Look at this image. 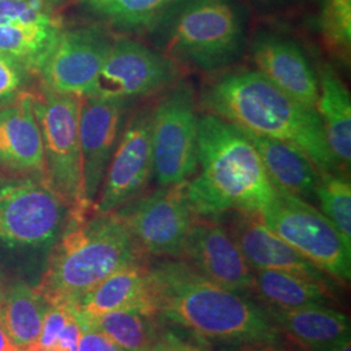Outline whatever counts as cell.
Here are the masks:
<instances>
[{"mask_svg": "<svg viewBox=\"0 0 351 351\" xmlns=\"http://www.w3.org/2000/svg\"><path fill=\"white\" fill-rule=\"evenodd\" d=\"M3 293H4V287L0 282V306H1V301H3Z\"/></svg>", "mask_w": 351, "mask_h": 351, "instance_id": "obj_39", "label": "cell"}, {"mask_svg": "<svg viewBox=\"0 0 351 351\" xmlns=\"http://www.w3.org/2000/svg\"><path fill=\"white\" fill-rule=\"evenodd\" d=\"M81 328L75 313L65 304H47L43 326L32 351H77Z\"/></svg>", "mask_w": 351, "mask_h": 351, "instance_id": "obj_28", "label": "cell"}, {"mask_svg": "<svg viewBox=\"0 0 351 351\" xmlns=\"http://www.w3.org/2000/svg\"><path fill=\"white\" fill-rule=\"evenodd\" d=\"M75 316L80 324L98 329L121 351H146L163 335L160 316L150 307H128L97 316L75 313Z\"/></svg>", "mask_w": 351, "mask_h": 351, "instance_id": "obj_23", "label": "cell"}, {"mask_svg": "<svg viewBox=\"0 0 351 351\" xmlns=\"http://www.w3.org/2000/svg\"><path fill=\"white\" fill-rule=\"evenodd\" d=\"M322 213L351 246V184L345 173L320 171L315 190Z\"/></svg>", "mask_w": 351, "mask_h": 351, "instance_id": "obj_27", "label": "cell"}, {"mask_svg": "<svg viewBox=\"0 0 351 351\" xmlns=\"http://www.w3.org/2000/svg\"><path fill=\"white\" fill-rule=\"evenodd\" d=\"M319 95L315 111L323 126L328 147L339 169L346 172L351 160L350 93L332 65L317 72Z\"/></svg>", "mask_w": 351, "mask_h": 351, "instance_id": "obj_20", "label": "cell"}, {"mask_svg": "<svg viewBox=\"0 0 351 351\" xmlns=\"http://www.w3.org/2000/svg\"><path fill=\"white\" fill-rule=\"evenodd\" d=\"M206 351H207V350H206Z\"/></svg>", "mask_w": 351, "mask_h": 351, "instance_id": "obj_41", "label": "cell"}, {"mask_svg": "<svg viewBox=\"0 0 351 351\" xmlns=\"http://www.w3.org/2000/svg\"><path fill=\"white\" fill-rule=\"evenodd\" d=\"M80 328L81 335L77 351H121L98 329L86 324H80Z\"/></svg>", "mask_w": 351, "mask_h": 351, "instance_id": "obj_32", "label": "cell"}, {"mask_svg": "<svg viewBox=\"0 0 351 351\" xmlns=\"http://www.w3.org/2000/svg\"><path fill=\"white\" fill-rule=\"evenodd\" d=\"M326 50L349 63L351 51V0H324L319 16Z\"/></svg>", "mask_w": 351, "mask_h": 351, "instance_id": "obj_29", "label": "cell"}, {"mask_svg": "<svg viewBox=\"0 0 351 351\" xmlns=\"http://www.w3.org/2000/svg\"><path fill=\"white\" fill-rule=\"evenodd\" d=\"M251 55L256 71L268 81L315 110L319 95L317 73L297 42L263 33L254 40Z\"/></svg>", "mask_w": 351, "mask_h": 351, "instance_id": "obj_18", "label": "cell"}, {"mask_svg": "<svg viewBox=\"0 0 351 351\" xmlns=\"http://www.w3.org/2000/svg\"><path fill=\"white\" fill-rule=\"evenodd\" d=\"M175 0H82L88 12L125 32H150Z\"/></svg>", "mask_w": 351, "mask_h": 351, "instance_id": "obj_26", "label": "cell"}, {"mask_svg": "<svg viewBox=\"0 0 351 351\" xmlns=\"http://www.w3.org/2000/svg\"><path fill=\"white\" fill-rule=\"evenodd\" d=\"M80 98L40 85L33 91V106L42 134L46 178L69 206L71 213L93 206L85 195L78 134Z\"/></svg>", "mask_w": 351, "mask_h": 351, "instance_id": "obj_7", "label": "cell"}, {"mask_svg": "<svg viewBox=\"0 0 351 351\" xmlns=\"http://www.w3.org/2000/svg\"><path fill=\"white\" fill-rule=\"evenodd\" d=\"M112 40L99 26L64 27L38 69L40 85L60 94L90 95Z\"/></svg>", "mask_w": 351, "mask_h": 351, "instance_id": "obj_12", "label": "cell"}, {"mask_svg": "<svg viewBox=\"0 0 351 351\" xmlns=\"http://www.w3.org/2000/svg\"><path fill=\"white\" fill-rule=\"evenodd\" d=\"M8 181H10V180L4 176V173H3V172H0V186H1V185H4V184H5V182H8Z\"/></svg>", "mask_w": 351, "mask_h": 351, "instance_id": "obj_38", "label": "cell"}, {"mask_svg": "<svg viewBox=\"0 0 351 351\" xmlns=\"http://www.w3.org/2000/svg\"><path fill=\"white\" fill-rule=\"evenodd\" d=\"M178 66L159 50L138 40L113 39L90 95L130 101L172 86Z\"/></svg>", "mask_w": 351, "mask_h": 351, "instance_id": "obj_11", "label": "cell"}, {"mask_svg": "<svg viewBox=\"0 0 351 351\" xmlns=\"http://www.w3.org/2000/svg\"><path fill=\"white\" fill-rule=\"evenodd\" d=\"M241 130L255 146L277 191L293 194L304 201L314 199L320 169L303 151L288 142Z\"/></svg>", "mask_w": 351, "mask_h": 351, "instance_id": "obj_19", "label": "cell"}, {"mask_svg": "<svg viewBox=\"0 0 351 351\" xmlns=\"http://www.w3.org/2000/svg\"><path fill=\"white\" fill-rule=\"evenodd\" d=\"M69 216L47 178L16 177L0 186V247L50 254Z\"/></svg>", "mask_w": 351, "mask_h": 351, "instance_id": "obj_6", "label": "cell"}, {"mask_svg": "<svg viewBox=\"0 0 351 351\" xmlns=\"http://www.w3.org/2000/svg\"><path fill=\"white\" fill-rule=\"evenodd\" d=\"M64 0H0V21L64 25Z\"/></svg>", "mask_w": 351, "mask_h": 351, "instance_id": "obj_30", "label": "cell"}, {"mask_svg": "<svg viewBox=\"0 0 351 351\" xmlns=\"http://www.w3.org/2000/svg\"><path fill=\"white\" fill-rule=\"evenodd\" d=\"M201 103L207 112L243 130L298 147L320 171H339L314 108L291 98L256 69L219 77L204 88Z\"/></svg>", "mask_w": 351, "mask_h": 351, "instance_id": "obj_2", "label": "cell"}, {"mask_svg": "<svg viewBox=\"0 0 351 351\" xmlns=\"http://www.w3.org/2000/svg\"><path fill=\"white\" fill-rule=\"evenodd\" d=\"M264 223L307 261L346 285L351 280V246L313 204L284 191L261 213Z\"/></svg>", "mask_w": 351, "mask_h": 351, "instance_id": "obj_8", "label": "cell"}, {"mask_svg": "<svg viewBox=\"0 0 351 351\" xmlns=\"http://www.w3.org/2000/svg\"><path fill=\"white\" fill-rule=\"evenodd\" d=\"M152 107L134 113L124 125L113 151L99 194L93 204L97 213H112L136 199L152 176Z\"/></svg>", "mask_w": 351, "mask_h": 351, "instance_id": "obj_13", "label": "cell"}, {"mask_svg": "<svg viewBox=\"0 0 351 351\" xmlns=\"http://www.w3.org/2000/svg\"><path fill=\"white\" fill-rule=\"evenodd\" d=\"M306 351H351L350 336L342 337L337 341L329 342V343L322 345V346H316V348Z\"/></svg>", "mask_w": 351, "mask_h": 351, "instance_id": "obj_35", "label": "cell"}, {"mask_svg": "<svg viewBox=\"0 0 351 351\" xmlns=\"http://www.w3.org/2000/svg\"><path fill=\"white\" fill-rule=\"evenodd\" d=\"M226 229L252 269H276L319 282L336 291L337 282L275 234L259 213L232 211Z\"/></svg>", "mask_w": 351, "mask_h": 351, "instance_id": "obj_16", "label": "cell"}, {"mask_svg": "<svg viewBox=\"0 0 351 351\" xmlns=\"http://www.w3.org/2000/svg\"><path fill=\"white\" fill-rule=\"evenodd\" d=\"M129 101L93 95L80 98L78 134L86 201L94 204L113 151L117 146Z\"/></svg>", "mask_w": 351, "mask_h": 351, "instance_id": "obj_14", "label": "cell"}, {"mask_svg": "<svg viewBox=\"0 0 351 351\" xmlns=\"http://www.w3.org/2000/svg\"><path fill=\"white\" fill-rule=\"evenodd\" d=\"M0 351H19V349L13 345L12 339L10 337L7 328L4 326L1 311H0Z\"/></svg>", "mask_w": 351, "mask_h": 351, "instance_id": "obj_36", "label": "cell"}, {"mask_svg": "<svg viewBox=\"0 0 351 351\" xmlns=\"http://www.w3.org/2000/svg\"><path fill=\"white\" fill-rule=\"evenodd\" d=\"M149 274L156 313L197 339L226 348L284 343L262 304L215 284L182 258L155 263Z\"/></svg>", "mask_w": 351, "mask_h": 351, "instance_id": "obj_1", "label": "cell"}, {"mask_svg": "<svg viewBox=\"0 0 351 351\" xmlns=\"http://www.w3.org/2000/svg\"><path fill=\"white\" fill-rule=\"evenodd\" d=\"M81 1H82V0H81Z\"/></svg>", "mask_w": 351, "mask_h": 351, "instance_id": "obj_40", "label": "cell"}, {"mask_svg": "<svg viewBox=\"0 0 351 351\" xmlns=\"http://www.w3.org/2000/svg\"><path fill=\"white\" fill-rule=\"evenodd\" d=\"M146 351H178L175 335L171 332H163L162 337Z\"/></svg>", "mask_w": 351, "mask_h": 351, "instance_id": "obj_33", "label": "cell"}, {"mask_svg": "<svg viewBox=\"0 0 351 351\" xmlns=\"http://www.w3.org/2000/svg\"><path fill=\"white\" fill-rule=\"evenodd\" d=\"M114 213L146 255L168 258L182 256L195 219L186 197V184L160 186Z\"/></svg>", "mask_w": 351, "mask_h": 351, "instance_id": "obj_10", "label": "cell"}, {"mask_svg": "<svg viewBox=\"0 0 351 351\" xmlns=\"http://www.w3.org/2000/svg\"><path fill=\"white\" fill-rule=\"evenodd\" d=\"M223 351H291L284 343L280 345H241L226 348Z\"/></svg>", "mask_w": 351, "mask_h": 351, "instance_id": "obj_34", "label": "cell"}, {"mask_svg": "<svg viewBox=\"0 0 351 351\" xmlns=\"http://www.w3.org/2000/svg\"><path fill=\"white\" fill-rule=\"evenodd\" d=\"M0 172L16 177L46 178L40 129L33 91L0 106Z\"/></svg>", "mask_w": 351, "mask_h": 351, "instance_id": "obj_17", "label": "cell"}, {"mask_svg": "<svg viewBox=\"0 0 351 351\" xmlns=\"http://www.w3.org/2000/svg\"><path fill=\"white\" fill-rule=\"evenodd\" d=\"M30 75L21 65L0 52V106L26 91Z\"/></svg>", "mask_w": 351, "mask_h": 351, "instance_id": "obj_31", "label": "cell"}, {"mask_svg": "<svg viewBox=\"0 0 351 351\" xmlns=\"http://www.w3.org/2000/svg\"><path fill=\"white\" fill-rule=\"evenodd\" d=\"M276 194L258 151L239 126L213 113L199 116L198 169L186 182L195 216L261 213Z\"/></svg>", "mask_w": 351, "mask_h": 351, "instance_id": "obj_3", "label": "cell"}, {"mask_svg": "<svg viewBox=\"0 0 351 351\" xmlns=\"http://www.w3.org/2000/svg\"><path fill=\"white\" fill-rule=\"evenodd\" d=\"M176 343H177L178 351H206L202 350V349L197 348V346H193V345H190V343H188V342H185V341H182V339H178L177 336H176Z\"/></svg>", "mask_w": 351, "mask_h": 351, "instance_id": "obj_37", "label": "cell"}, {"mask_svg": "<svg viewBox=\"0 0 351 351\" xmlns=\"http://www.w3.org/2000/svg\"><path fill=\"white\" fill-rule=\"evenodd\" d=\"M262 306L280 333L300 345L302 350L322 346L351 335L349 317L328 304L298 308Z\"/></svg>", "mask_w": 351, "mask_h": 351, "instance_id": "obj_22", "label": "cell"}, {"mask_svg": "<svg viewBox=\"0 0 351 351\" xmlns=\"http://www.w3.org/2000/svg\"><path fill=\"white\" fill-rule=\"evenodd\" d=\"M181 258L223 288L245 295L252 293V268L217 217L195 216Z\"/></svg>", "mask_w": 351, "mask_h": 351, "instance_id": "obj_15", "label": "cell"}, {"mask_svg": "<svg viewBox=\"0 0 351 351\" xmlns=\"http://www.w3.org/2000/svg\"><path fill=\"white\" fill-rule=\"evenodd\" d=\"M195 95L188 82H176L152 107V176L159 186L186 184L198 169Z\"/></svg>", "mask_w": 351, "mask_h": 351, "instance_id": "obj_9", "label": "cell"}, {"mask_svg": "<svg viewBox=\"0 0 351 351\" xmlns=\"http://www.w3.org/2000/svg\"><path fill=\"white\" fill-rule=\"evenodd\" d=\"M254 289L259 301L277 308H298L329 304L336 291L313 280L276 269H252Z\"/></svg>", "mask_w": 351, "mask_h": 351, "instance_id": "obj_25", "label": "cell"}, {"mask_svg": "<svg viewBox=\"0 0 351 351\" xmlns=\"http://www.w3.org/2000/svg\"><path fill=\"white\" fill-rule=\"evenodd\" d=\"M150 33L177 66L213 72L239 58L246 17L236 0H175Z\"/></svg>", "mask_w": 351, "mask_h": 351, "instance_id": "obj_5", "label": "cell"}, {"mask_svg": "<svg viewBox=\"0 0 351 351\" xmlns=\"http://www.w3.org/2000/svg\"><path fill=\"white\" fill-rule=\"evenodd\" d=\"M128 307L154 308L149 265L130 264L113 272L71 307L75 314L97 316Z\"/></svg>", "mask_w": 351, "mask_h": 351, "instance_id": "obj_21", "label": "cell"}, {"mask_svg": "<svg viewBox=\"0 0 351 351\" xmlns=\"http://www.w3.org/2000/svg\"><path fill=\"white\" fill-rule=\"evenodd\" d=\"M47 304L37 289L24 280L12 281L4 288L1 317L19 351H32L36 348Z\"/></svg>", "mask_w": 351, "mask_h": 351, "instance_id": "obj_24", "label": "cell"}, {"mask_svg": "<svg viewBox=\"0 0 351 351\" xmlns=\"http://www.w3.org/2000/svg\"><path fill=\"white\" fill-rule=\"evenodd\" d=\"M145 258L117 213H97L93 207L71 213L36 289L47 303L73 307L113 272Z\"/></svg>", "mask_w": 351, "mask_h": 351, "instance_id": "obj_4", "label": "cell"}]
</instances>
